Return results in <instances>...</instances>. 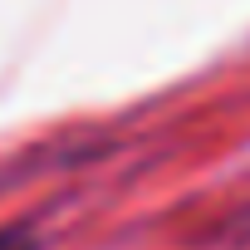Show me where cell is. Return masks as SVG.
<instances>
[{
	"label": "cell",
	"mask_w": 250,
	"mask_h": 250,
	"mask_svg": "<svg viewBox=\"0 0 250 250\" xmlns=\"http://www.w3.org/2000/svg\"><path fill=\"white\" fill-rule=\"evenodd\" d=\"M0 250H40V240L25 226H5V230H0Z\"/></svg>",
	"instance_id": "cell-1"
}]
</instances>
